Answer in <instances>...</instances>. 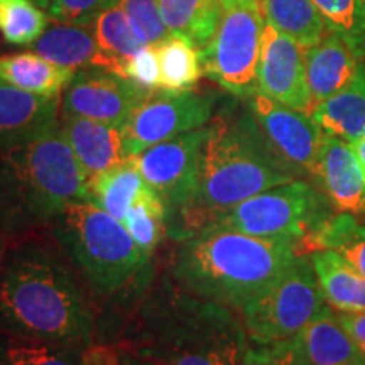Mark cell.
<instances>
[{
	"label": "cell",
	"instance_id": "obj_1",
	"mask_svg": "<svg viewBox=\"0 0 365 365\" xmlns=\"http://www.w3.org/2000/svg\"><path fill=\"white\" fill-rule=\"evenodd\" d=\"M247 345L237 309L200 298L164 274L129 313L118 350L134 365H240Z\"/></svg>",
	"mask_w": 365,
	"mask_h": 365
},
{
	"label": "cell",
	"instance_id": "obj_2",
	"mask_svg": "<svg viewBox=\"0 0 365 365\" xmlns=\"http://www.w3.org/2000/svg\"><path fill=\"white\" fill-rule=\"evenodd\" d=\"M0 328L88 346L95 312L59 245L31 240L0 266Z\"/></svg>",
	"mask_w": 365,
	"mask_h": 365
},
{
	"label": "cell",
	"instance_id": "obj_3",
	"mask_svg": "<svg viewBox=\"0 0 365 365\" xmlns=\"http://www.w3.org/2000/svg\"><path fill=\"white\" fill-rule=\"evenodd\" d=\"M296 178L269 145L250 110L240 117L220 113L208 127L193 202L168 235L186 239L244 200Z\"/></svg>",
	"mask_w": 365,
	"mask_h": 365
},
{
	"label": "cell",
	"instance_id": "obj_4",
	"mask_svg": "<svg viewBox=\"0 0 365 365\" xmlns=\"http://www.w3.org/2000/svg\"><path fill=\"white\" fill-rule=\"evenodd\" d=\"M299 254L294 242L210 225L180 240L170 276L182 289L240 312Z\"/></svg>",
	"mask_w": 365,
	"mask_h": 365
},
{
	"label": "cell",
	"instance_id": "obj_5",
	"mask_svg": "<svg viewBox=\"0 0 365 365\" xmlns=\"http://www.w3.org/2000/svg\"><path fill=\"white\" fill-rule=\"evenodd\" d=\"M88 202V176L61 124L0 153V225L19 234L51 225L71 203Z\"/></svg>",
	"mask_w": 365,
	"mask_h": 365
},
{
	"label": "cell",
	"instance_id": "obj_6",
	"mask_svg": "<svg viewBox=\"0 0 365 365\" xmlns=\"http://www.w3.org/2000/svg\"><path fill=\"white\" fill-rule=\"evenodd\" d=\"M53 239L91 291L112 296L149 272L150 255L124 223L90 202L71 203L51 223Z\"/></svg>",
	"mask_w": 365,
	"mask_h": 365
},
{
	"label": "cell",
	"instance_id": "obj_7",
	"mask_svg": "<svg viewBox=\"0 0 365 365\" xmlns=\"http://www.w3.org/2000/svg\"><path fill=\"white\" fill-rule=\"evenodd\" d=\"M331 207L328 196L312 182L293 180L244 200L212 225L294 242L304 254L309 240L333 215Z\"/></svg>",
	"mask_w": 365,
	"mask_h": 365
},
{
	"label": "cell",
	"instance_id": "obj_8",
	"mask_svg": "<svg viewBox=\"0 0 365 365\" xmlns=\"http://www.w3.org/2000/svg\"><path fill=\"white\" fill-rule=\"evenodd\" d=\"M328 307L312 259L299 254L261 296L240 309L249 344L289 340Z\"/></svg>",
	"mask_w": 365,
	"mask_h": 365
},
{
	"label": "cell",
	"instance_id": "obj_9",
	"mask_svg": "<svg viewBox=\"0 0 365 365\" xmlns=\"http://www.w3.org/2000/svg\"><path fill=\"white\" fill-rule=\"evenodd\" d=\"M264 24L261 0L223 7L215 34L200 49L203 75L237 97L257 93Z\"/></svg>",
	"mask_w": 365,
	"mask_h": 365
},
{
	"label": "cell",
	"instance_id": "obj_10",
	"mask_svg": "<svg viewBox=\"0 0 365 365\" xmlns=\"http://www.w3.org/2000/svg\"><path fill=\"white\" fill-rule=\"evenodd\" d=\"M217 100L213 91H150L122 127L125 156L135 158L150 145L202 129L212 120Z\"/></svg>",
	"mask_w": 365,
	"mask_h": 365
},
{
	"label": "cell",
	"instance_id": "obj_11",
	"mask_svg": "<svg viewBox=\"0 0 365 365\" xmlns=\"http://www.w3.org/2000/svg\"><path fill=\"white\" fill-rule=\"evenodd\" d=\"M208 127L150 145L137 158L140 175L168 210V230L193 202Z\"/></svg>",
	"mask_w": 365,
	"mask_h": 365
},
{
	"label": "cell",
	"instance_id": "obj_12",
	"mask_svg": "<svg viewBox=\"0 0 365 365\" xmlns=\"http://www.w3.org/2000/svg\"><path fill=\"white\" fill-rule=\"evenodd\" d=\"M249 110L269 145L286 166L291 168L296 176H312L317 180L319 150L325 134L313 117L259 91L249 97Z\"/></svg>",
	"mask_w": 365,
	"mask_h": 365
},
{
	"label": "cell",
	"instance_id": "obj_13",
	"mask_svg": "<svg viewBox=\"0 0 365 365\" xmlns=\"http://www.w3.org/2000/svg\"><path fill=\"white\" fill-rule=\"evenodd\" d=\"M148 93L150 91L115 73L85 68L76 71L63 90L61 115L90 118L122 129Z\"/></svg>",
	"mask_w": 365,
	"mask_h": 365
},
{
	"label": "cell",
	"instance_id": "obj_14",
	"mask_svg": "<svg viewBox=\"0 0 365 365\" xmlns=\"http://www.w3.org/2000/svg\"><path fill=\"white\" fill-rule=\"evenodd\" d=\"M257 91L312 115L313 100L307 81L304 49L269 22L264 24L262 31Z\"/></svg>",
	"mask_w": 365,
	"mask_h": 365
},
{
	"label": "cell",
	"instance_id": "obj_15",
	"mask_svg": "<svg viewBox=\"0 0 365 365\" xmlns=\"http://www.w3.org/2000/svg\"><path fill=\"white\" fill-rule=\"evenodd\" d=\"M59 107L61 97H43L0 81V153L58 125Z\"/></svg>",
	"mask_w": 365,
	"mask_h": 365
},
{
	"label": "cell",
	"instance_id": "obj_16",
	"mask_svg": "<svg viewBox=\"0 0 365 365\" xmlns=\"http://www.w3.org/2000/svg\"><path fill=\"white\" fill-rule=\"evenodd\" d=\"M314 181L339 212L365 217V175L352 144L325 134Z\"/></svg>",
	"mask_w": 365,
	"mask_h": 365
},
{
	"label": "cell",
	"instance_id": "obj_17",
	"mask_svg": "<svg viewBox=\"0 0 365 365\" xmlns=\"http://www.w3.org/2000/svg\"><path fill=\"white\" fill-rule=\"evenodd\" d=\"M291 344L298 365H365L362 352L330 307L293 336Z\"/></svg>",
	"mask_w": 365,
	"mask_h": 365
},
{
	"label": "cell",
	"instance_id": "obj_18",
	"mask_svg": "<svg viewBox=\"0 0 365 365\" xmlns=\"http://www.w3.org/2000/svg\"><path fill=\"white\" fill-rule=\"evenodd\" d=\"M307 81L313 107L345 88L360 66V54L344 36L328 33L304 51Z\"/></svg>",
	"mask_w": 365,
	"mask_h": 365
},
{
	"label": "cell",
	"instance_id": "obj_19",
	"mask_svg": "<svg viewBox=\"0 0 365 365\" xmlns=\"http://www.w3.org/2000/svg\"><path fill=\"white\" fill-rule=\"evenodd\" d=\"M61 130L78 158L86 176L110 170L122 163L125 156L124 134L120 127H113L103 122L90 120L83 117L61 115Z\"/></svg>",
	"mask_w": 365,
	"mask_h": 365
},
{
	"label": "cell",
	"instance_id": "obj_20",
	"mask_svg": "<svg viewBox=\"0 0 365 365\" xmlns=\"http://www.w3.org/2000/svg\"><path fill=\"white\" fill-rule=\"evenodd\" d=\"M36 54L54 65L78 71L85 68H100L107 71L102 51L91 26L56 24L48 27L43 36L33 44Z\"/></svg>",
	"mask_w": 365,
	"mask_h": 365
},
{
	"label": "cell",
	"instance_id": "obj_21",
	"mask_svg": "<svg viewBox=\"0 0 365 365\" xmlns=\"http://www.w3.org/2000/svg\"><path fill=\"white\" fill-rule=\"evenodd\" d=\"M318 286L327 304L336 313L365 312V277L331 249L309 252Z\"/></svg>",
	"mask_w": 365,
	"mask_h": 365
},
{
	"label": "cell",
	"instance_id": "obj_22",
	"mask_svg": "<svg viewBox=\"0 0 365 365\" xmlns=\"http://www.w3.org/2000/svg\"><path fill=\"white\" fill-rule=\"evenodd\" d=\"M323 134L339 137L354 144L365 135V65L360 63L357 75L345 88L317 103L312 110Z\"/></svg>",
	"mask_w": 365,
	"mask_h": 365
},
{
	"label": "cell",
	"instance_id": "obj_23",
	"mask_svg": "<svg viewBox=\"0 0 365 365\" xmlns=\"http://www.w3.org/2000/svg\"><path fill=\"white\" fill-rule=\"evenodd\" d=\"M148 186L137 158H127L110 170L88 178V202L124 222L127 212Z\"/></svg>",
	"mask_w": 365,
	"mask_h": 365
},
{
	"label": "cell",
	"instance_id": "obj_24",
	"mask_svg": "<svg viewBox=\"0 0 365 365\" xmlns=\"http://www.w3.org/2000/svg\"><path fill=\"white\" fill-rule=\"evenodd\" d=\"M75 71L36 53L0 56V81L43 97H61Z\"/></svg>",
	"mask_w": 365,
	"mask_h": 365
},
{
	"label": "cell",
	"instance_id": "obj_25",
	"mask_svg": "<svg viewBox=\"0 0 365 365\" xmlns=\"http://www.w3.org/2000/svg\"><path fill=\"white\" fill-rule=\"evenodd\" d=\"M161 19L171 34L202 49L215 34L222 19L218 0H156Z\"/></svg>",
	"mask_w": 365,
	"mask_h": 365
},
{
	"label": "cell",
	"instance_id": "obj_26",
	"mask_svg": "<svg viewBox=\"0 0 365 365\" xmlns=\"http://www.w3.org/2000/svg\"><path fill=\"white\" fill-rule=\"evenodd\" d=\"M83 346L0 328V365H81Z\"/></svg>",
	"mask_w": 365,
	"mask_h": 365
},
{
	"label": "cell",
	"instance_id": "obj_27",
	"mask_svg": "<svg viewBox=\"0 0 365 365\" xmlns=\"http://www.w3.org/2000/svg\"><path fill=\"white\" fill-rule=\"evenodd\" d=\"M264 21L294 39L307 51L328 33L312 0H261Z\"/></svg>",
	"mask_w": 365,
	"mask_h": 365
},
{
	"label": "cell",
	"instance_id": "obj_28",
	"mask_svg": "<svg viewBox=\"0 0 365 365\" xmlns=\"http://www.w3.org/2000/svg\"><path fill=\"white\" fill-rule=\"evenodd\" d=\"M91 27L100 51L107 61V71L124 76L125 63L145 44L127 19L122 7L118 4L108 7L95 19Z\"/></svg>",
	"mask_w": 365,
	"mask_h": 365
},
{
	"label": "cell",
	"instance_id": "obj_29",
	"mask_svg": "<svg viewBox=\"0 0 365 365\" xmlns=\"http://www.w3.org/2000/svg\"><path fill=\"white\" fill-rule=\"evenodd\" d=\"M161 68V90H193L203 75L200 49L181 36L171 34L156 46Z\"/></svg>",
	"mask_w": 365,
	"mask_h": 365
},
{
	"label": "cell",
	"instance_id": "obj_30",
	"mask_svg": "<svg viewBox=\"0 0 365 365\" xmlns=\"http://www.w3.org/2000/svg\"><path fill=\"white\" fill-rule=\"evenodd\" d=\"M308 249H331L345 257L365 277V222L340 212L325 222L309 240Z\"/></svg>",
	"mask_w": 365,
	"mask_h": 365
},
{
	"label": "cell",
	"instance_id": "obj_31",
	"mask_svg": "<svg viewBox=\"0 0 365 365\" xmlns=\"http://www.w3.org/2000/svg\"><path fill=\"white\" fill-rule=\"evenodd\" d=\"M135 244L148 255L154 250L168 234V210L156 191L148 186L135 200L125 220L122 222Z\"/></svg>",
	"mask_w": 365,
	"mask_h": 365
},
{
	"label": "cell",
	"instance_id": "obj_32",
	"mask_svg": "<svg viewBox=\"0 0 365 365\" xmlns=\"http://www.w3.org/2000/svg\"><path fill=\"white\" fill-rule=\"evenodd\" d=\"M48 29V14L33 0H0V34L14 46H33Z\"/></svg>",
	"mask_w": 365,
	"mask_h": 365
},
{
	"label": "cell",
	"instance_id": "obj_33",
	"mask_svg": "<svg viewBox=\"0 0 365 365\" xmlns=\"http://www.w3.org/2000/svg\"><path fill=\"white\" fill-rule=\"evenodd\" d=\"M327 27L365 54V0H312Z\"/></svg>",
	"mask_w": 365,
	"mask_h": 365
},
{
	"label": "cell",
	"instance_id": "obj_34",
	"mask_svg": "<svg viewBox=\"0 0 365 365\" xmlns=\"http://www.w3.org/2000/svg\"><path fill=\"white\" fill-rule=\"evenodd\" d=\"M118 6L145 46H158L171 36L161 19L156 0H118Z\"/></svg>",
	"mask_w": 365,
	"mask_h": 365
},
{
	"label": "cell",
	"instance_id": "obj_35",
	"mask_svg": "<svg viewBox=\"0 0 365 365\" xmlns=\"http://www.w3.org/2000/svg\"><path fill=\"white\" fill-rule=\"evenodd\" d=\"M118 0H53L48 7V17L53 22L75 26H93V22Z\"/></svg>",
	"mask_w": 365,
	"mask_h": 365
},
{
	"label": "cell",
	"instance_id": "obj_36",
	"mask_svg": "<svg viewBox=\"0 0 365 365\" xmlns=\"http://www.w3.org/2000/svg\"><path fill=\"white\" fill-rule=\"evenodd\" d=\"M124 78L145 91L161 90V68L156 46H144L125 63Z\"/></svg>",
	"mask_w": 365,
	"mask_h": 365
},
{
	"label": "cell",
	"instance_id": "obj_37",
	"mask_svg": "<svg viewBox=\"0 0 365 365\" xmlns=\"http://www.w3.org/2000/svg\"><path fill=\"white\" fill-rule=\"evenodd\" d=\"M240 365H298V362L289 339L269 345L249 344Z\"/></svg>",
	"mask_w": 365,
	"mask_h": 365
},
{
	"label": "cell",
	"instance_id": "obj_38",
	"mask_svg": "<svg viewBox=\"0 0 365 365\" xmlns=\"http://www.w3.org/2000/svg\"><path fill=\"white\" fill-rule=\"evenodd\" d=\"M339 314L341 325L352 336L355 345L365 357V312H355V313H336Z\"/></svg>",
	"mask_w": 365,
	"mask_h": 365
},
{
	"label": "cell",
	"instance_id": "obj_39",
	"mask_svg": "<svg viewBox=\"0 0 365 365\" xmlns=\"http://www.w3.org/2000/svg\"><path fill=\"white\" fill-rule=\"evenodd\" d=\"M352 148L355 150V156H357L360 166H362V170H364V175H365V135L360 137L357 143H354Z\"/></svg>",
	"mask_w": 365,
	"mask_h": 365
},
{
	"label": "cell",
	"instance_id": "obj_40",
	"mask_svg": "<svg viewBox=\"0 0 365 365\" xmlns=\"http://www.w3.org/2000/svg\"><path fill=\"white\" fill-rule=\"evenodd\" d=\"M4 254H6V242H4L2 237H0V266H2Z\"/></svg>",
	"mask_w": 365,
	"mask_h": 365
},
{
	"label": "cell",
	"instance_id": "obj_41",
	"mask_svg": "<svg viewBox=\"0 0 365 365\" xmlns=\"http://www.w3.org/2000/svg\"><path fill=\"white\" fill-rule=\"evenodd\" d=\"M218 2H220V6H222V9H223V7H228V6H232V4H237V2H244V0H218Z\"/></svg>",
	"mask_w": 365,
	"mask_h": 365
},
{
	"label": "cell",
	"instance_id": "obj_42",
	"mask_svg": "<svg viewBox=\"0 0 365 365\" xmlns=\"http://www.w3.org/2000/svg\"><path fill=\"white\" fill-rule=\"evenodd\" d=\"M33 2H36V4H38V6H39V7H48V6H49V4H51V2H53V0H33Z\"/></svg>",
	"mask_w": 365,
	"mask_h": 365
},
{
	"label": "cell",
	"instance_id": "obj_43",
	"mask_svg": "<svg viewBox=\"0 0 365 365\" xmlns=\"http://www.w3.org/2000/svg\"><path fill=\"white\" fill-rule=\"evenodd\" d=\"M122 365H134V364H132L130 360H127V359L122 357Z\"/></svg>",
	"mask_w": 365,
	"mask_h": 365
}]
</instances>
